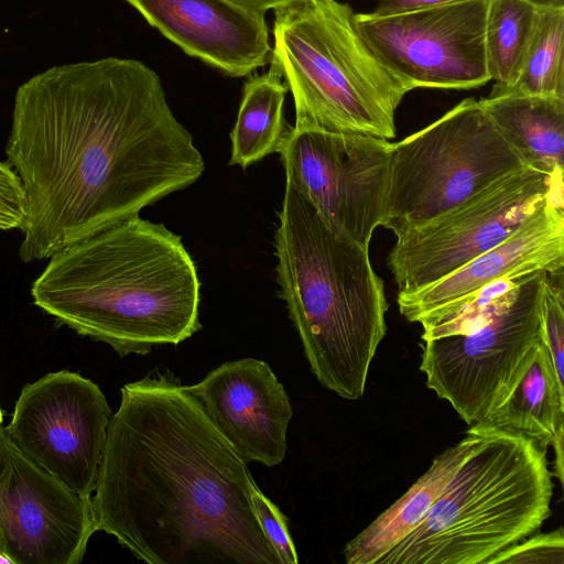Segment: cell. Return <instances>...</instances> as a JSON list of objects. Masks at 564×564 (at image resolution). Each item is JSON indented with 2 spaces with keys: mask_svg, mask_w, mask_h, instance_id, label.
<instances>
[{
  "mask_svg": "<svg viewBox=\"0 0 564 564\" xmlns=\"http://www.w3.org/2000/svg\"><path fill=\"white\" fill-rule=\"evenodd\" d=\"M186 54L232 77L270 62L264 14L231 0H126Z\"/></svg>",
  "mask_w": 564,
  "mask_h": 564,
  "instance_id": "cell-15",
  "label": "cell"
},
{
  "mask_svg": "<svg viewBox=\"0 0 564 564\" xmlns=\"http://www.w3.org/2000/svg\"><path fill=\"white\" fill-rule=\"evenodd\" d=\"M189 389L246 463L272 467L283 462L293 412L269 364L228 361Z\"/></svg>",
  "mask_w": 564,
  "mask_h": 564,
  "instance_id": "cell-14",
  "label": "cell"
},
{
  "mask_svg": "<svg viewBox=\"0 0 564 564\" xmlns=\"http://www.w3.org/2000/svg\"><path fill=\"white\" fill-rule=\"evenodd\" d=\"M0 553L6 554V553H4V551H3V546H2L1 538H0Z\"/></svg>",
  "mask_w": 564,
  "mask_h": 564,
  "instance_id": "cell-33",
  "label": "cell"
},
{
  "mask_svg": "<svg viewBox=\"0 0 564 564\" xmlns=\"http://www.w3.org/2000/svg\"><path fill=\"white\" fill-rule=\"evenodd\" d=\"M253 484L189 386L153 370L121 388L91 505L98 531L148 564H279Z\"/></svg>",
  "mask_w": 564,
  "mask_h": 564,
  "instance_id": "cell-2",
  "label": "cell"
},
{
  "mask_svg": "<svg viewBox=\"0 0 564 564\" xmlns=\"http://www.w3.org/2000/svg\"><path fill=\"white\" fill-rule=\"evenodd\" d=\"M541 340L552 358L555 373L564 383V291L563 270L545 273L542 312Z\"/></svg>",
  "mask_w": 564,
  "mask_h": 564,
  "instance_id": "cell-24",
  "label": "cell"
},
{
  "mask_svg": "<svg viewBox=\"0 0 564 564\" xmlns=\"http://www.w3.org/2000/svg\"><path fill=\"white\" fill-rule=\"evenodd\" d=\"M525 166L550 176L564 172V98L498 95L478 100Z\"/></svg>",
  "mask_w": 564,
  "mask_h": 564,
  "instance_id": "cell-18",
  "label": "cell"
},
{
  "mask_svg": "<svg viewBox=\"0 0 564 564\" xmlns=\"http://www.w3.org/2000/svg\"><path fill=\"white\" fill-rule=\"evenodd\" d=\"M482 423L523 434L549 447L564 426V383L540 340L529 351L501 402Z\"/></svg>",
  "mask_w": 564,
  "mask_h": 564,
  "instance_id": "cell-19",
  "label": "cell"
},
{
  "mask_svg": "<svg viewBox=\"0 0 564 564\" xmlns=\"http://www.w3.org/2000/svg\"><path fill=\"white\" fill-rule=\"evenodd\" d=\"M564 195L553 192L507 239L421 290L398 294L409 322L451 304L484 285L517 272L564 269Z\"/></svg>",
  "mask_w": 564,
  "mask_h": 564,
  "instance_id": "cell-16",
  "label": "cell"
},
{
  "mask_svg": "<svg viewBox=\"0 0 564 564\" xmlns=\"http://www.w3.org/2000/svg\"><path fill=\"white\" fill-rule=\"evenodd\" d=\"M457 0H377L375 15H391L419 9L430 8Z\"/></svg>",
  "mask_w": 564,
  "mask_h": 564,
  "instance_id": "cell-28",
  "label": "cell"
},
{
  "mask_svg": "<svg viewBox=\"0 0 564 564\" xmlns=\"http://www.w3.org/2000/svg\"><path fill=\"white\" fill-rule=\"evenodd\" d=\"M254 514L262 532L275 552L279 564H296L297 552L288 528V519L254 482L250 490Z\"/></svg>",
  "mask_w": 564,
  "mask_h": 564,
  "instance_id": "cell-26",
  "label": "cell"
},
{
  "mask_svg": "<svg viewBox=\"0 0 564 564\" xmlns=\"http://www.w3.org/2000/svg\"><path fill=\"white\" fill-rule=\"evenodd\" d=\"M563 174L524 166L491 183L445 214L397 237L388 267L398 294L421 290L497 246L561 192Z\"/></svg>",
  "mask_w": 564,
  "mask_h": 564,
  "instance_id": "cell-8",
  "label": "cell"
},
{
  "mask_svg": "<svg viewBox=\"0 0 564 564\" xmlns=\"http://www.w3.org/2000/svg\"><path fill=\"white\" fill-rule=\"evenodd\" d=\"M539 8L564 7V0H529Z\"/></svg>",
  "mask_w": 564,
  "mask_h": 564,
  "instance_id": "cell-31",
  "label": "cell"
},
{
  "mask_svg": "<svg viewBox=\"0 0 564 564\" xmlns=\"http://www.w3.org/2000/svg\"><path fill=\"white\" fill-rule=\"evenodd\" d=\"M478 435L425 519L377 564H487L551 516L547 447L477 423Z\"/></svg>",
  "mask_w": 564,
  "mask_h": 564,
  "instance_id": "cell-5",
  "label": "cell"
},
{
  "mask_svg": "<svg viewBox=\"0 0 564 564\" xmlns=\"http://www.w3.org/2000/svg\"><path fill=\"white\" fill-rule=\"evenodd\" d=\"M534 272L536 271L508 274L423 316L417 322L423 328L421 338L427 340L474 332L487 323L505 305L516 289Z\"/></svg>",
  "mask_w": 564,
  "mask_h": 564,
  "instance_id": "cell-23",
  "label": "cell"
},
{
  "mask_svg": "<svg viewBox=\"0 0 564 564\" xmlns=\"http://www.w3.org/2000/svg\"><path fill=\"white\" fill-rule=\"evenodd\" d=\"M112 411L93 380L48 372L24 386L6 432L19 451L83 497H91Z\"/></svg>",
  "mask_w": 564,
  "mask_h": 564,
  "instance_id": "cell-12",
  "label": "cell"
},
{
  "mask_svg": "<svg viewBox=\"0 0 564 564\" xmlns=\"http://www.w3.org/2000/svg\"><path fill=\"white\" fill-rule=\"evenodd\" d=\"M393 143L292 127L280 155L285 178L335 230L369 249L382 225Z\"/></svg>",
  "mask_w": 564,
  "mask_h": 564,
  "instance_id": "cell-10",
  "label": "cell"
},
{
  "mask_svg": "<svg viewBox=\"0 0 564 564\" xmlns=\"http://www.w3.org/2000/svg\"><path fill=\"white\" fill-rule=\"evenodd\" d=\"M25 215L22 182L8 162L0 161V230L21 229Z\"/></svg>",
  "mask_w": 564,
  "mask_h": 564,
  "instance_id": "cell-27",
  "label": "cell"
},
{
  "mask_svg": "<svg viewBox=\"0 0 564 564\" xmlns=\"http://www.w3.org/2000/svg\"><path fill=\"white\" fill-rule=\"evenodd\" d=\"M282 73L300 130L395 135V111L412 88L360 35L337 0H295L274 9L271 58Z\"/></svg>",
  "mask_w": 564,
  "mask_h": 564,
  "instance_id": "cell-6",
  "label": "cell"
},
{
  "mask_svg": "<svg viewBox=\"0 0 564 564\" xmlns=\"http://www.w3.org/2000/svg\"><path fill=\"white\" fill-rule=\"evenodd\" d=\"M538 17L539 7L529 0H488L485 45L492 89L509 87L517 79Z\"/></svg>",
  "mask_w": 564,
  "mask_h": 564,
  "instance_id": "cell-21",
  "label": "cell"
},
{
  "mask_svg": "<svg viewBox=\"0 0 564 564\" xmlns=\"http://www.w3.org/2000/svg\"><path fill=\"white\" fill-rule=\"evenodd\" d=\"M546 271L534 272L482 326L424 340L420 370L430 390L469 426L501 402L533 346L541 340Z\"/></svg>",
  "mask_w": 564,
  "mask_h": 564,
  "instance_id": "cell-9",
  "label": "cell"
},
{
  "mask_svg": "<svg viewBox=\"0 0 564 564\" xmlns=\"http://www.w3.org/2000/svg\"><path fill=\"white\" fill-rule=\"evenodd\" d=\"M6 154L26 198L25 263L139 215L205 169L159 75L117 57L54 66L22 84Z\"/></svg>",
  "mask_w": 564,
  "mask_h": 564,
  "instance_id": "cell-1",
  "label": "cell"
},
{
  "mask_svg": "<svg viewBox=\"0 0 564 564\" xmlns=\"http://www.w3.org/2000/svg\"><path fill=\"white\" fill-rule=\"evenodd\" d=\"M563 443H564V426L560 427L557 434L555 435L551 445L555 452V460H554V475L561 484H563L564 476V454H563Z\"/></svg>",
  "mask_w": 564,
  "mask_h": 564,
  "instance_id": "cell-30",
  "label": "cell"
},
{
  "mask_svg": "<svg viewBox=\"0 0 564 564\" xmlns=\"http://www.w3.org/2000/svg\"><path fill=\"white\" fill-rule=\"evenodd\" d=\"M477 424L454 446L437 455L430 468L394 503L352 538L344 549L347 564H377L378 561L425 519L431 507L471 449Z\"/></svg>",
  "mask_w": 564,
  "mask_h": 564,
  "instance_id": "cell-17",
  "label": "cell"
},
{
  "mask_svg": "<svg viewBox=\"0 0 564 564\" xmlns=\"http://www.w3.org/2000/svg\"><path fill=\"white\" fill-rule=\"evenodd\" d=\"M478 100L466 98L393 143L382 227L395 236L524 167Z\"/></svg>",
  "mask_w": 564,
  "mask_h": 564,
  "instance_id": "cell-7",
  "label": "cell"
},
{
  "mask_svg": "<svg viewBox=\"0 0 564 564\" xmlns=\"http://www.w3.org/2000/svg\"><path fill=\"white\" fill-rule=\"evenodd\" d=\"M288 90L281 70L272 61L269 72L248 78L230 133V165L245 169L268 154L280 152L292 129L283 116Z\"/></svg>",
  "mask_w": 564,
  "mask_h": 564,
  "instance_id": "cell-20",
  "label": "cell"
},
{
  "mask_svg": "<svg viewBox=\"0 0 564 564\" xmlns=\"http://www.w3.org/2000/svg\"><path fill=\"white\" fill-rule=\"evenodd\" d=\"M250 11L265 14L268 10H274L281 6L291 3L295 0H231Z\"/></svg>",
  "mask_w": 564,
  "mask_h": 564,
  "instance_id": "cell-29",
  "label": "cell"
},
{
  "mask_svg": "<svg viewBox=\"0 0 564 564\" xmlns=\"http://www.w3.org/2000/svg\"><path fill=\"white\" fill-rule=\"evenodd\" d=\"M564 564V532H534L501 550L487 564Z\"/></svg>",
  "mask_w": 564,
  "mask_h": 564,
  "instance_id": "cell-25",
  "label": "cell"
},
{
  "mask_svg": "<svg viewBox=\"0 0 564 564\" xmlns=\"http://www.w3.org/2000/svg\"><path fill=\"white\" fill-rule=\"evenodd\" d=\"M487 3L457 0L391 15L355 13V23L378 58L412 89H471L490 80Z\"/></svg>",
  "mask_w": 564,
  "mask_h": 564,
  "instance_id": "cell-11",
  "label": "cell"
},
{
  "mask_svg": "<svg viewBox=\"0 0 564 564\" xmlns=\"http://www.w3.org/2000/svg\"><path fill=\"white\" fill-rule=\"evenodd\" d=\"M34 305L120 356L177 345L202 327L200 283L182 239L132 216L50 258Z\"/></svg>",
  "mask_w": 564,
  "mask_h": 564,
  "instance_id": "cell-3",
  "label": "cell"
},
{
  "mask_svg": "<svg viewBox=\"0 0 564 564\" xmlns=\"http://www.w3.org/2000/svg\"><path fill=\"white\" fill-rule=\"evenodd\" d=\"M564 7L539 8L535 30L517 79L489 96L538 95L564 98Z\"/></svg>",
  "mask_w": 564,
  "mask_h": 564,
  "instance_id": "cell-22",
  "label": "cell"
},
{
  "mask_svg": "<svg viewBox=\"0 0 564 564\" xmlns=\"http://www.w3.org/2000/svg\"><path fill=\"white\" fill-rule=\"evenodd\" d=\"M98 531L83 497L24 456L0 425V538L12 564H79Z\"/></svg>",
  "mask_w": 564,
  "mask_h": 564,
  "instance_id": "cell-13",
  "label": "cell"
},
{
  "mask_svg": "<svg viewBox=\"0 0 564 564\" xmlns=\"http://www.w3.org/2000/svg\"><path fill=\"white\" fill-rule=\"evenodd\" d=\"M281 297L318 382L364 397L389 304L369 249L333 229L285 178L274 236Z\"/></svg>",
  "mask_w": 564,
  "mask_h": 564,
  "instance_id": "cell-4",
  "label": "cell"
},
{
  "mask_svg": "<svg viewBox=\"0 0 564 564\" xmlns=\"http://www.w3.org/2000/svg\"><path fill=\"white\" fill-rule=\"evenodd\" d=\"M2 422H3V412L0 408V425H2Z\"/></svg>",
  "mask_w": 564,
  "mask_h": 564,
  "instance_id": "cell-32",
  "label": "cell"
}]
</instances>
